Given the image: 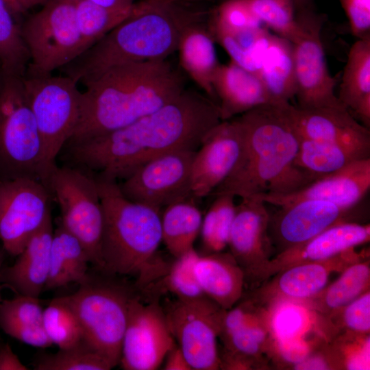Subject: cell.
<instances>
[{"label": "cell", "instance_id": "6f0895ef", "mask_svg": "<svg viewBox=\"0 0 370 370\" xmlns=\"http://www.w3.org/2000/svg\"><path fill=\"white\" fill-rule=\"evenodd\" d=\"M6 252L3 247L0 246V289L2 283V270H3V264L5 259V255Z\"/></svg>", "mask_w": 370, "mask_h": 370}, {"label": "cell", "instance_id": "ac0fdd59", "mask_svg": "<svg viewBox=\"0 0 370 370\" xmlns=\"http://www.w3.org/2000/svg\"><path fill=\"white\" fill-rule=\"evenodd\" d=\"M270 218L272 236L282 251L301 245L342 222L353 208L316 199L301 200L279 207Z\"/></svg>", "mask_w": 370, "mask_h": 370}, {"label": "cell", "instance_id": "f907efd6", "mask_svg": "<svg viewBox=\"0 0 370 370\" xmlns=\"http://www.w3.org/2000/svg\"><path fill=\"white\" fill-rule=\"evenodd\" d=\"M164 359V369L165 370H193L177 343L169 351Z\"/></svg>", "mask_w": 370, "mask_h": 370}, {"label": "cell", "instance_id": "277c9868", "mask_svg": "<svg viewBox=\"0 0 370 370\" xmlns=\"http://www.w3.org/2000/svg\"><path fill=\"white\" fill-rule=\"evenodd\" d=\"M288 103H267L235 117L243 134V152L214 194L240 198L287 194L319 177L295 165L300 138L288 116Z\"/></svg>", "mask_w": 370, "mask_h": 370}, {"label": "cell", "instance_id": "bcb514c9", "mask_svg": "<svg viewBox=\"0 0 370 370\" xmlns=\"http://www.w3.org/2000/svg\"><path fill=\"white\" fill-rule=\"evenodd\" d=\"M0 328L10 336L36 347H48L53 345L43 325H24L1 323Z\"/></svg>", "mask_w": 370, "mask_h": 370}, {"label": "cell", "instance_id": "4dcf8cb0", "mask_svg": "<svg viewBox=\"0 0 370 370\" xmlns=\"http://www.w3.org/2000/svg\"><path fill=\"white\" fill-rule=\"evenodd\" d=\"M209 29L214 40L225 50L231 61L257 75L272 35L266 28L260 27L239 32L210 27Z\"/></svg>", "mask_w": 370, "mask_h": 370}, {"label": "cell", "instance_id": "f35d334b", "mask_svg": "<svg viewBox=\"0 0 370 370\" xmlns=\"http://www.w3.org/2000/svg\"><path fill=\"white\" fill-rule=\"evenodd\" d=\"M199 256L193 249L175 258V260L169 264L166 272L161 279L165 288L177 296V299H190L206 296L199 284L194 270Z\"/></svg>", "mask_w": 370, "mask_h": 370}, {"label": "cell", "instance_id": "3957f363", "mask_svg": "<svg viewBox=\"0 0 370 370\" xmlns=\"http://www.w3.org/2000/svg\"><path fill=\"white\" fill-rule=\"evenodd\" d=\"M186 81L169 58L108 69L83 84L78 121L66 143L108 133L153 112L180 94Z\"/></svg>", "mask_w": 370, "mask_h": 370}, {"label": "cell", "instance_id": "9f6ffc18", "mask_svg": "<svg viewBox=\"0 0 370 370\" xmlns=\"http://www.w3.org/2000/svg\"><path fill=\"white\" fill-rule=\"evenodd\" d=\"M294 2L297 13L312 10V0H294Z\"/></svg>", "mask_w": 370, "mask_h": 370}, {"label": "cell", "instance_id": "ba28073f", "mask_svg": "<svg viewBox=\"0 0 370 370\" xmlns=\"http://www.w3.org/2000/svg\"><path fill=\"white\" fill-rule=\"evenodd\" d=\"M48 187L60 210V225L84 248L89 262L102 269L103 211L94 173L63 164L51 171Z\"/></svg>", "mask_w": 370, "mask_h": 370}, {"label": "cell", "instance_id": "c3c4849f", "mask_svg": "<svg viewBox=\"0 0 370 370\" xmlns=\"http://www.w3.org/2000/svg\"><path fill=\"white\" fill-rule=\"evenodd\" d=\"M278 348L282 356L287 361L299 363L307 358L308 347L300 338L278 341Z\"/></svg>", "mask_w": 370, "mask_h": 370}, {"label": "cell", "instance_id": "74e56055", "mask_svg": "<svg viewBox=\"0 0 370 370\" xmlns=\"http://www.w3.org/2000/svg\"><path fill=\"white\" fill-rule=\"evenodd\" d=\"M36 370H109L111 364L83 341L55 354L39 356L34 362Z\"/></svg>", "mask_w": 370, "mask_h": 370}, {"label": "cell", "instance_id": "83f0119b", "mask_svg": "<svg viewBox=\"0 0 370 370\" xmlns=\"http://www.w3.org/2000/svg\"><path fill=\"white\" fill-rule=\"evenodd\" d=\"M257 75L273 103L289 102L295 97L293 43L272 34Z\"/></svg>", "mask_w": 370, "mask_h": 370}, {"label": "cell", "instance_id": "d6a6232c", "mask_svg": "<svg viewBox=\"0 0 370 370\" xmlns=\"http://www.w3.org/2000/svg\"><path fill=\"white\" fill-rule=\"evenodd\" d=\"M324 260L297 264L283 269L275 282L279 293L295 299L311 297L326 285L332 267Z\"/></svg>", "mask_w": 370, "mask_h": 370}, {"label": "cell", "instance_id": "4fadbf2b", "mask_svg": "<svg viewBox=\"0 0 370 370\" xmlns=\"http://www.w3.org/2000/svg\"><path fill=\"white\" fill-rule=\"evenodd\" d=\"M195 152L180 149L147 161L123 179L119 184L121 191L132 201L159 209L193 197L191 167Z\"/></svg>", "mask_w": 370, "mask_h": 370}, {"label": "cell", "instance_id": "f1b7e54d", "mask_svg": "<svg viewBox=\"0 0 370 370\" xmlns=\"http://www.w3.org/2000/svg\"><path fill=\"white\" fill-rule=\"evenodd\" d=\"M370 144L341 143L300 139L295 165L321 177L358 160L368 158Z\"/></svg>", "mask_w": 370, "mask_h": 370}, {"label": "cell", "instance_id": "816d5d0a", "mask_svg": "<svg viewBox=\"0 0 370 370\" xmlns=\"http://www.w3.org/2000/svg\"><path fill=\"white\" fill-rule=\"evenodd\" d=\"M369 341L368 340L362 349L350 357L347 362L349 369H365L369 367Z\"/></svg>", "mask_w": 370, "mask_h": 370}, {"label": "cell", "instance_id": "8fae6325", "mask_svg": "<svg viewBox=\"0 0 370 370\" xmlns=\"http://www.w3.org/2000/svg\"><path fill=\"white\" fill-rule=\"evenodd\" d=\"M225 310L207 296L177 299L165 312L175 343L195 370L219 368L217 347Z\"/></svg>", "mask_w": 370, "mask_h": 370}, {"label": "cell", "instance_id": "f6af8a7d", "mask_svg": "<svg viewBox=\"0 0 370 370\" xmlns=\"http://www.w3.org/2000/svg\"><path fill=\"white\" fill-rule=\"evenodd\" d=\"M352 34L358 39L370 38V0H339Z\"/></svg>", "mask_w": 370, "mask_h": 370}, {"label": "cell", "instance_id": "7a4b0ae2", "mask_svg": "<svg viewBox=\"0 0 370 370\" xmlns=\"http://www.w3.org/2000/svg\"><path fill=\"white\" fill-rule=\"evenodd\" d=\"M208 0H140L128 16L60 69L84 84L120 64L169 58L191 27L209 22Z\"/></svg>", "mask_w": 370, "mask_h": 370}, {"label": "cell", "instance_id": "ee69618b", "mask_svg": "<svg viewBox=\"0 0 370 370\" xmlns=\"http://www.w3.org/2000/svg\"><path fill=\"white\" fill-rule=\"evenodd\" d=\"M223 336L227 348L226 354L241 360L247 365L249 357L258 353L265 338L264 330L254 322Z\"/></svg>", "mask_w": 370, "mask_h": 370}, {"label": "cell", "instance_id": "60d3db41", "mask_svg": "<svg viewBox=\"0 0 370 370\" xmlns=\"http://www.w3.org/2000/svg\"><path fill=\"white\" fill-rule=\"evenodd\" d=\"M247 0H227L214 8L208 25L227 32H239L262 27Z\"/></svg>", "mask_w": 370, "mask_h": 370}, {"label": "cell", "instance_id": "5b68a950", "mask_svg": "<svg viewBox=\"0 0 370 370\" xmlns=\"http://www.w3.org/2000/svg\"><path fill=\"white\" fill-rule=\"evenodd\" d=\"M95 175L103 211L101 271L134 277L145 288L161 280L169 266L158 254L160 209L128 199L117 180Z\"/></svg>", "mask_w": 370, "mask_h": 370}, {"label": "cell", "instance_id": "44dd1931", "mask_svg": "<svg viewBox=\"0 0 370 370\" xmlns=\"http://www.w3.org/2000/svg\"><path fill=\"white\" fill-rule=\"evenodd\" d=\"M53 231L50 215L29 238L14 263L3 268L2 283L19 295L38 297L48 278Z\"/></svg>", "mask_w": 370, "mask_h": 370}, {"label": "cell", "instance_id": "7bdbcfd3", "mask_svg": "<svg viewBox=\"0 0 370 370\" xmlns=\"http://www.w3.org/2000/svg\"><path fill=\"white\" fill-rule=\"evenodd\" d=\"M43 310L38 297L18 294L0 301V323L42 325Z\"/></svg>", "mask_w": 370, "mask_h": 370}, {"label": "cell", "instance_id": "681fc988", "mask_svg": "<svg viewBox=\"0 0 370 370\" xmlns=\"http://www.w3.org/2000/svg\"><path fill=\"white\" fill-rule=\"evenodd\" d=\"M8 343L0 344V370H27Z\"/></svg>", "mask_w": 370, "mask_h": 370}, {"label": "cell", "instance_id": "30bf717a", "mask_svg": "<svg viewBox=\"0 0 370 370\" xmlns=\"http://www.w3.org/2000/svg\"><path fill=\"white\" fill-rule=\"evenodd\" d=\"M48 166L53 169L77 123L82 92L65 75L23 77Z\"/></svg>", "mask_w": 370, "mask_h": 370}, {"label": "cell", "instance_id": "ffe728a7", "mask_svg": "<svg viewBox=\"0 0 370 370\" xmlns=\"http://www.w3.org/2000/svg\"><path fill=\"white\" fill-rule=\"evenodd\" d=\"M287 112L300 139L370 144L369 128L354 117L345 107L306 110L289 102Z\"/></svg>", "mask_w": 370, "mask_h": 370}, {"label": "cell", "instance_id": "d4e9b609", "mask_svg": "<svg viewBox=\"0 0 370 370\" xmlns=\"http://www.w3.org/2000/svg\"><path fill=\"white\" fill-rule=\"evenodd\" d=\"M208 23L189 29L183 35L177 52L183 73L199 90L217 103L212 81L219 63Z\"/></svg>", "mask_w": 370, "mask_h": 370}, {"label": "cell", "instance_id": "7402d4cb", "mask_svg": "<svg viewBox=\"0 0 370 370\" xmlns=\"http://www.w3.org/2000/svg\"><path fill=\"white\" fill-rule=\"evenodd\" d=\"M212 86L222 121L273 103L258 76L231 60L219 64Z\"/></svg>", "mask_w": 370, "mask_h": 370}, {"label": "cell", "instance_id": "52a82bcc", "mask_svg": "<svg viewBox=\"0 0 370 370\" xmlns=\"http://www.w3.org/2000/svg\"><path fill=\"white\" fill-rule=\"evenodd\" d=\"M134 295L123 286L90 276L64 296L82 327L84 341L114 367L119 364L128 307Z\"/></svg>", "mask_w": 370, "mask_h": 370}, {"label": "cell", "instance_id": "5bb4252c", "mask_svg": "<svg viewBox=\"0 0 370 370\" xmlns=\"http://www.w3.org/2000/svg\"><path fill=\"white\" fill-rule=\"evenodd\" d=\"M302 32L293 42L295 97L301 109L345 107L334 93L336 79L327 66L321 32L322 16L311 11L296 14Z\"/></svg>", "mask_w": 370, "mask_h": 370}, {"label": "cell", "instance_id": "d6986e66", "mask_svg": "<svg viewBox=\"0 0 370 370\" xmlns=\"http://www.w3.org/2000/svg\"><path fill=\"white\" fill-rule=\"evenodd\" d=\"M241 199L236 205L227 245L243 271L252 273L268 251L270 217L266 203L258 196Z\"/></svg>", "mask_w": 370, "mask_h": 370}, {"label": "cell", "instance_id": "cb8c5ba5", "mask_svg": "<svg viewBox=\"0 0 370 370\" xmlns=\"http://www.w3.org/2000/svg\"><path fill=\"white\" fill-rule=\"evenodd\" d=\"M194 270L205 295L225 310L241 297L245 273L231 254L199 256Z\"/></svg>", "mask_w": 370, "mask_h": 370}, {"label": "cell", "instance_id": "ab89813d", "mask_svg": "<svg viewBox=\"0 0 370 370\" xmlns=\"http://www.w3.org/2000/svg\"><path fill=\"white\" fill-rule=\"evenodd\" d=\"M369 273L367 262L354 264L347 268L325 292V306L330 309H337L352 302L367 286Z\"/></svg>", "mask_w": 370, "mask_h": 370}, {"label": "cell", "instance_id": "db71d44e", "mask_svg": "<svg viewBox=\"0 0 370 370\" xmlns=\"http://www.w3.org/2000/svg\"><path fill=\"white\" fill-rule=\"evenodd\" d=\"M47 0H41L42 4H43ZM101 6L111 8V9H119L131 7L136 0H89Z\"/></svg>", "mask_w": 370, "mask_h": 370}, {"label": "cell", "instance_id": "f5cc1de1", "mask_svg": "<svg viewBox=\"0 0 370 370\" xmlns=\"http://www.w3.org/2000/svg\"><path fill=\"white\" fill-rule=\"evenodd\" d=\"M14 16L35 6L34 0H4Z\"/></svg>", "mask_w": 370, "mask_h": 370}, {"label": "cell", "instance_id": "8d00e7d4", "mask_svg": "<svg viewBox=\"0 0 370 370\" xmlns=\"http://www.w3.org/2000/svg\"><path fill=\"white\" fill-rule=\"evenodd\" d=\"M254 14L267 27L292 43L302 32L294 0H247Z\"/></svg>", "mask_w": 370, "mask_h": 370}, {"label": "cell", "instance_id": "1f68e13d", "mask_svg": "<svg viewBox=\"0 0 370 370\" xmlns=\"http://www.w3.org/2000/svg\"><path fill=\"white\" fill-rule=\"evenodd\" d=\"M74 3L83 53L126 18L133 5L111 9L89 0H74Z\"/></svg>", "mask_w": 370, "mask_h": 370}, {"label": "cell", "instance_id": "11a10c76", "mask_svg": "<svg viewBox=\"0 0 370 370\" xmlns=\"http://www.w3.org/2000/svg\"><path fill=\"white\" fill-rule=\"evenodd\" d=\"M327 364L324 360L319 357L307 358L296 365L299 369H325Z\"/></svg>", "mask_w": 370, "mask_h": 370}, {"label": "cell", "instance_id": "d590c367", "mask_svg": "<svg viewBox=\"0 0 370 370\" xmlns=\"http://www.w3.org/2000/svg\"><path fill=\"white\" fill-rule=\"evenodd\" d=\"M42 325L52 343L59 349L84 341L79 321L64 296L53 299L44 309Z\"/></svg>", "mask_w": 370, "mask_h": 370}, {"label": "cell", "instance_id": "e0dca14e", "mask_svg": "<svg viewBox=\"0 0 370 370\" xmlns=\"http://www.w3.org/2000/svg\"><path fill=\"white\" fill-rule=\"evenodd\" d=\"M370 188V158L322 175L304 187L287 194L262 193L266 204L282 207L301 200L316 199L344 208H354Z\"/></svg>", "mask_w": 370, "mask_h": 370}, {"label": "cell", "instance_id": "6da1fadb", "mask_svg": "<svg viewBox=\"0 0 370 370\" xmlns=\"http://www.w3.org/2000/svg\"><path fill=\"white\" fill-rule=\"evenodd\" d=\"M221 121L216 102L201 90L186 87L167 103L125 127L66 143L58 157L64 164L123 180L164 153L180 149L197 150Z\"/></svg>", "mask_w": 370, "mask_h": 370}, {"label": "cell", "instance_id": "f546056e", "mask_svg": "<svg viewBox=\"0 0 370 370\" xmlns=\"http://www.w3.org/2000/svg\"><path fill=\"white\" fill-rule=\"evenodd\" d=\"M193 199L166 206L161 215L162 241L174 258L194 249L200 234L203 217Z\"/></svg>", "mask_w": 370, "mask_h": 370}, {"label": "cell", "instance_id": "836d02e7", "mask_svg": "<svg viewBox=\"0 0 370 370\" xmlns=\"http://www.w3.org/2000/svg\"><path fill=\"white\" fill-rule=\"evenodd\" d=\"M29 63V54L21 25L4 0H0V70L23 77Z\"/></svg>", "mask_w": 370, "mask_h": 370}, {"label": "cell", "instance_id": "b9f144b4", "mask_svg": "<svg viewBox=\"0 0 370 370\" xmlns=\"http://www.w3.org/2000/svg\"><path fill=\"white\" fill-rule=\"evenodd\" d=\"M308 326L307 310L295 304L283 303L273 313L272 328L278 341L300 338Z\"/></svg>", "mask_w": 370, "mask_h": 370}, {"label": "cell", "instance_id": "9c48e42d", "mask_svg": "<svg viewBox=\"0 0 370 370\" xmlns=\"http://www.w3.org/2000/svg\"><path fill=\"white\" fill-rule=\"evenodd\" d=\"M21 25L29 54L25 75L42 76L83 53L74 0H47Z\"/></svg>", "mask_w": 370, "mask_h": 370}, {"label": "cell", "instance_id": "9a60e30c", "mask_svg": "<svg viewBox=\"0 0 370 370\" xmlns=\"http://www.w3.org/2000/svg\"><path fill=\"white\" fill-rule=\"evenodd\" d=\"M176 344L157 302L130 300L119 363L125 370H154Z\"/></svg>", "mask_w": 370, "mask_h": 370}, {"label": "cell", "instance_id": "7c38bea8", "mask_svg": "<svg viewBox=\"0 0 370 370\" xmlns=\"http://www.w3.org/2000/svg\"><path fill=\"white\" fill-rule=\"evenodd\" d=\"M51 198L49 188L40 180L0 181V239L7 254L17 256L51 215Z\"/></svg>", "mask_w": 370, "mask_h": 370}, {"label": "cell", "instance_id": "4316f807", "mask_svg": "<svg viewBox=\"0 0 370 370\" xmlns=\"http://www.w3.org/2000/svg\"><path fill=\"white\" fill-rule=\"evenodd\" d=\"M88 255L79 243L60 225L53 231L50 250L49 269L44 291L75 282L85 283L90 275Z\"/></svg>", "mask_w": 370, "mask_h": 370}, {"label": "cell", "instance_id": "484cf974", "mask_svg": "<svg viewBox=\"0 0 370 370\" xmlns=\"http://www.w3.org/2000/svg\"><path fill=\"white\" fill-rule=\"evenodd\" d=\"M337 97L354 117L369 127L370 38L358 39L351 47Z\"/></svg>", "mask_w": 370, "mask_h": 370}, {"label": "cell", "instance_id": "7dc6e473", "mask_svg": "<svg viewBox=\"0 0 370 370\" xmlns=\"http://www.w3.org/2000/svg\"><path fill=\"white\" fill-rule=\"evenodd\" d=\"M345 325L355 332H367L370 329V294L366 292L347 305L343 314Z\"/></svg>", "mask_w": 370, "mask_h": 370}, {"label": "cell", "instance_id": "2e32d148", "mask_svg": "<svg viewBox=\"0 0 370 370\" xmlns=\"http://www.w3.org/2000/svg\"><path fill=\"white\" fill-rule=\"evenodd\" d=\"M243 134L234 117L222 121L204 138L191 167V194L195 199L211 194L233 172L243 149Z\"/></svg>", "mask_w": 370, "mask_h": 370}, {"label": "cell", "instance_id": "8992f818", "mask_svg": "<svg viewBox=\"0 0 370 370\" xmlns=\"http://www.w3.org/2000/svg\"><path fill=\"white\" fill-rule=\"evenodd\" d=\"M53 169L46 162L23 77L0 70V181L30 177L48 187Z\"/></svg>", "mask_w": 370, "mask_h": 370}, {"label": "cell", "instance_id": "603a6c76", "mask_svg": "<svg viewBox=\"0 0 370 370\" xmlns=\"http://www.w3.org/2000/svg\"><path fill=\"white\" fill-rule=\"evenodd\" d=\"M369 238V225L342 222L301 245L283 251L274 262H290L286 269L297 264L325 260L368 242Z\"/></svg>", "mask_w": 370, "mask_h": 370}, {"label": "cell", "instance_id": "e575fe53", "mask_svg": "<svg viewBox=\"0 0 370 370\" xmlns=\"http://www.w3.org/2000/svg\"><path fill=\"white\" fill-rule=\"evenodd\" d=\"M216 197L203 217L200 234L207 254L221 252L228 244L236 205L235 196L227 193Z\"/></svg>", "mask_w": 370, "mask_h": 370}]
</instances>
